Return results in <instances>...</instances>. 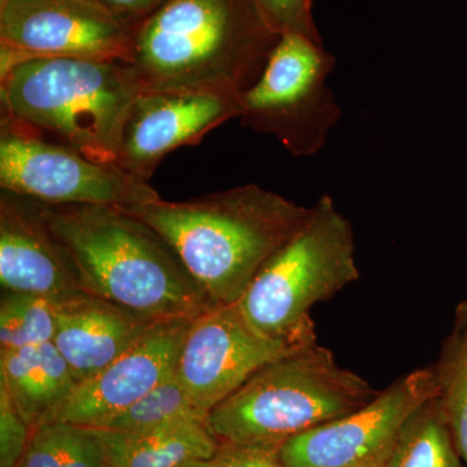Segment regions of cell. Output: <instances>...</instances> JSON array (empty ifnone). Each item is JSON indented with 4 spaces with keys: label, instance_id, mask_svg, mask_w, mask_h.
Instances as JSON below:
<instances>
[{
    "label": "cell",
    "instance_id": "obj_1",
    "mask_svg": "<svg viewBox=\"0 0 467 467\" xmlns=\"http://www.w3.org/2000/svg\"><path fill=\"white\" fill-rule=\"evenodd\" d=\"M36 202L86 292L153 321L192 319L217 306L173 245L125 209Z\"/></svg>",
    "mask_w": 467,
    "mask_h": 467
},
{
    "label": "cell",
    "instance_id": "obj_2",
    "mask_svg": "<svg viewBox=\"0 0 467 467\" xmlns=\"http://www.w3.org/2000/svg\"><path fill=\"white\" fill-rule=\"evenodd\" d=\"M125 211L173 245L216 306H230L308 220L310 207L245 184L186 202L160 198Z\"/></svg>",
    "mask_w": 467,
    "mask_h": 467
},
{
    "label": "cell",
    "instance_id": "obj_3",
    "mask_svg": "<svg viewBox=\"0 0 467 467\" xmlns=\"http://www.w3.org/2000/svg\"><path fill=\"white\" fill-rule=\"evenodd\" d=\"M281 38L256 0H169L135 30L142 92L242 94Z\"/></svg>",
    "mask_w": 467,
    "mask_h": 467
},
{
    "label": "cell",
    "instance_id": "obj_4",
    "mask_svg": "<svg viewBox=\"0 0 467 467\" xmlns=\"http://www.w3.org/2000/svg\"><path fill=\"white\" fill-rule=\"evenodd\" d=\"M140 94L131 63L119 60L33 57L0 78L3 117L117 167L126 121Z\"/></svg>",
    "mask_w": 467,
    "mask_h": 467
},
{
    "label": "cell",
    "instance_id": "obj_5",
    "mask_svg": "<svg viewBox=\"0 0 467 467\" xmlns=\"http://www.w3.org/2000/svg\"><path fill=\"white\" fill-rule=\"evenodd\" d=\"M377 395L367 379L340 367L317 342L257 370L209 411L207 426L218 442L281 447Z\"/></svg>",
    "mask_w": 467,
    "mask_h": 467
},
{
    "label": "cell",
    "instance_id": "obj_6",
    "mask_svg": "<svg viewBox=\"0 0 467 467\" xmlns=\"http://www.w3.org/2000/svg\"><path fill=\"white\" fill-rule=\"evenodd\" d=\"M359 278L355 235L333 198L321 196L308 220L243 295L245 317L269 339L299 349L317 343L310 310Z\"/></svg>",
    "mask_w": 467,
    "mask_h": 467
},
{
    "label": "cell",
    "instance_id": "obj_7",
    "mask_svg": "<svg viewBox=\"0 0 467 467\" xmlns=\"http://www.w3.org/2000/svg\"><path fill=\"white\" fill-rule=\"evenodd\" d=\"M334 66L322 42L282 34L260 78L239 95L242 124L273 135L297 158L316 155L342 117L326 85Z\"/></svg>",
    "mask_w": 467,
    "mask_h": 467
},
{
    "label": "cell",
    "instance_id": "obj_8",
    "mask_svg": "<svg viewBox=\"0 0 467 467\" xmlns=\"http://www.w3.org/2000/svg\"><path fill=\"white\" fill-rule=\"evenodd\" d=\"M0 187L48 204L130 209L160 199L147 181L125 169L94 161L3 116Z\"/></svg>",
    "mask_w": 467,
    "mask_h": 467
},
{
    "label": "cell",
    "instance_id": "obj_9",
    "mask_svg": "<svg viewBox=\"0 0 467 467\" xmlns=\"http://www.w3.org/2000/svg\"><path fill=\"white\" fill-rule=\"evenodd\" d=\"M435 398L434 367L417 368L364 407L288 439L279 454L285 467H380L408 420Z\"/></svg>",
    "mask_w": 467,
    "mask_h": 467
},
{
    "label": "cell",
    "instance_id": "obj_10",
    "mask_svg": "<svg viewBox=\"0 0 467 467\" xmlns=\"http://www.w3.org/2000/svg\"><path fill=\"white\" fill-rule=\"evenodd\" d=\"M295 350L261 334L239 303L217 306L193 319L174 377L209 414L261 368Z\"/></svg>",
    "mask_w": 467,
    "mask_h": 467
},
{
    "label": "cell",
    "instance_id": "obj_11",
    "mask_svg": "<svg viewBox=\"0 0 467 467\" xmlns=\"http://www.w3.org/2000/svg\"><path fill=\"white\" fill-rule=\"evenodd\" d=\"M134 27L91 0H0V43L27 57L133 63Z\"/></svg>",
    "mask_w": 467,
    "mask_h": 467
},
{
    "label": "cell",
    "instance_id": "obj_12",
    "mask_svg": "<svg viewBox=\"0 0 467 467\" xmlns=\"http://www.w3.org/2000/svg\"><path fill=\"white\" fill-rule=\"evenodd\" d=\"M193 319L156 322L109 367L77 384L75 391L48 422L61 420L92 429L104 427L117 414L174 376Z\"/></svg>",
    "mask_w": 467,
    "mask_h": 467
},
{
    "label": "cell",
    "instance_id": "obj_13",
    "mask_svg": "<svg viewBox=\"0 0 467 467\" xmlns=\"http://www.w3.org/2000/svg\"><path fill=\"white\" fill-rule=\"evenodd\" d=\"M241 94L142 92L126 121L119 165L147 181L161 160L181 147L196 146L205 135L241 115Z\"/></svg>",
    "mask_w": 467,
    "mask_h": 467
},
{
    "label": "cell",
    "instance_id": "obj_14",
    "mask_svg": "<svg viewBox=\"0 0 467 467\" xmlns=\"http://www.w3.org/2000/svg\"><path fill=\"white\" fill-rule=\"evenodd\" d=\"M0 284L3 291L54 301L86 292L75 260L36 202L5 190L0 193Z\"/></svg>",
    "mask_w": 467,
    "mask_h": 467
},
{
    "label": "cell",
    "instance_id": "obj_15",
    "mask_svg": "<svg viewBox=\"0 0 467 467\" xmlns=\"http://www.w3.org/2000/svg\"><path fill=\"white\" fill-rule=\"evenodd\" d=\"M54 303V344L78 383L109 367L159 322L90 292Z\"/></svg>",
    "mask_w": 467,
    "mask_h": 467
},
{
    "label": "cell",
    "instance_id": "obj_16",
    "mask_svg": "<svg viewBox=\"0 0 467 467\" xmlns=\"http://www.w3.org/2000/svg\"><path fill=\"white\" fill-rule=\"evenodd\" d=\"M77 384L72 368L54 342L0 349V386L32 430L51 420Z\"/></svg>",
    "mask_w": 467,
    "mask_h": 467
},
{
    "label": "cell",
    "instance_id": "obj_17",
    "mask_svg": "<svg viewBox=\"0 0 467 467\" xmlns=\"http://www.w3.org/2000/svg\"><path fill=\"white\" fill-rule=\"evenodd\" d=\"M97 430L112 467H178L211 460L218 448L204 420H177L140 431Z\"/></svg>",
    "mask_w": 467,
    "mask_h": 467
},
{
    "label": "cell",
    "instance_id": "obj_18",
    "mask_svg": "<svg viewBox=\"0 0 467 467\" xmlns=\"http://www.w3.org/2000/svg\"><path fill=\"white\" fill-rule=\"evenodd\" d=\"M380 467H461L438 398L426 402L408 420Z\"/></svg>",
    "mask_w": 467,
    "mask_h": 467
},
{
    "label": "cell",
    "instance_id": "obj_19",
    "mask_svg": "<svg viewBox=\"0 0 467 467\" xmlns=\"http://www.w3.org/2000/svg\"><path fill=\"white\" fill-rule=\"evenodd\" d=\"M106 451L99 432L75 423H43L32 430L17 467H100Z\"/></svg>",
    "mask_w": 467,
    "mask_h": 467
},
{
    "label": "cell",
    "instance_id": "obj_20",
    "mask_svg": "<svg viewBox=\"0 0 467 467\" xmlns=\"http://www.w3.org/2000/svg\"><path fill=\"white\" fill-rule=\"evenodd\" d=\"M438 400L461 460L467 467V303L457 310L453 331L434 365Z\"/></svg>",
    "mask_w": 467,
    "mask_h": 467
},
{
    "label": "cell",
    "instance_id": "obj_21",
    "mask_svg": "<svg viewBox=\"0 0 467 467\" xmlns=\"http://www.w3.org/2000/svg\"><path fill=\"white\" fill-rule=\"evenodd\" d=\"M57 313L54 300L24 292H3L0 301V349L54 342Z\"/></svg>",
    "mask_w": 467,
    "mask_h": 467
},
{
    "label": "cell",
    "instance_id": "obj_22",
    "mask_svg": "<svg viewBox=\"0 0 467 467\" xmlns=\"http://www.w3.org/2000/svg\"><path fill=\"white\" fill-rule=\"evenodd\" d=\"M207 411L199 408L183 389L182 384L178 382L177 378L171 376L134 402L131 407L113 417L101 429L140 431L183 420L207 422Z\"/></svg>",
    "mask_w": 467,
    "mask_h": 467
},
{
    "label": "cell",
    "instance_id": "obj_23",
    "mask_svg": "<svg viewBox=\"0 0 467 467\" xmlns=\"http://www.w3.org/2000/svg\"><path fill=\"white\" fill-rule=\"evenodd\" d=\"M270 26L276 33H296L322 42L312 15L310 0H256Z\"/></svg>",
    "mask_w": 467,
    "mask_h": 467
},
{
    "label": "cell",
    "instance_id": "obj_24",
    "mask_svg": "<svg viewBox=\"0 0 467 467\" xmlns=\"http://www.w3.org/2000/svg\"><path fill=\"white\" fill-rule=\"evenodd\" d=\"M32 429L21 417L11 396L0 386V467H17L29 442Z\"/></svg>",
    "mask_w": 467,
    "mask_h": 467
},
{
    "label": "cell",
    "instance_id": "obj_25",
    "mask_svg": "<svg viewBox=\"0 0 467 467\" xmlns=\"http://www.w3.org/2000/svg\"><path fill=\"white\" fill-rule=\"evenodd\" d=\"M279 450L275 445L218 442L211 461L213 467H285Z\"/></svg>",
    "mask_w": 467,
    "mask_h": 467
},
{
    "label": "cell",
    "instance_id": "obj_26",
    "mask_svg": "<svg viewBox=\"0 0 467 467\" xmlns=\"http://www.w3.org/2000/svg\"><path fill=\"white\" fill-rule=\"evenodd\" d=\"M126 26L137 27L169 0H91Z\"/></svg>",
    "mask_w": 467,
    "mask_h": 467
},
{
    "label": "cell",
    "instance_id": "obj_27",
    "mask_svg": "<svg viewBox=\"0 0 467 467\" xmlns=\"http://www.w3.org/2000/svg\"><path fill=\"white\" fill-rule=\"evenodd\" d=\"M178 467H213V465H212L211 460H199L192 461V462H187Z\"/></svg>",
    "mask_w": 467,
    "mask_h": 467
},
{
    "label": "cell",
    "instance_id": "obj_28",
    "mask_svg": "<svg viewBox=\"0 0 467 467\" xmlns=\"http://www.w3.org/2000/svg\"><path fill=\"white\" fill-rule=\"evenodd\" d=\"M100 467H112V466H109V463H104V465H101Z\"/></svg>",
    "mask_w": 467,
    "mask_h": 467
}]
</instances>
